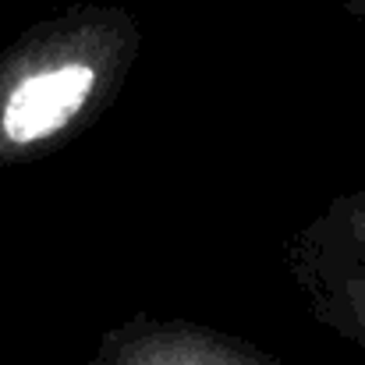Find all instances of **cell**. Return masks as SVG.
Returning <instances> with one entry per match:
<instances>
[{"mask_svg":"<svg viewBox=\"0 0 365 365\" xmlns=\"http://www.w3.org/2000/svg\"><path fill=\"white\" fill-rule=\"evenodd\" d=\"M93 86H96V75L89 64H61V68L21 78L0 114L4 135L14 145H29L61 131L82 110Z\"/></svg>","mask_w":365,"mask_h":365,"instance_id":"6da1fadb","label":"cell"}]
</instances>
